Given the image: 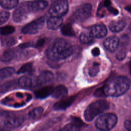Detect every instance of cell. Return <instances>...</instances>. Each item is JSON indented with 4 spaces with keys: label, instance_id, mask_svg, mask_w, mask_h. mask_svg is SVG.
Masks as SVG:
<instances>
[{
    "label": "cell",
    "instance_id": "cell-1",
    "mask_svg": "<svg viewBox=\"0 0 131 131\" xmlns=\"http://www.w3.org/2000/svg\"><path fill=\"white\" fill-rule=\"evenodd\" d=\"M74 51V47L71 43L64 39L58 38L49 46L46 51V54L50 60L58 61L70 57Z\"/></svg>",
    "mask_w": 131,
    "mask_h": 131
},
{
    "label": "cell",
    "instance_id": "cell-2",
    "mask_svg": "<svg viewBox=\"0 0 131 131\" xmlns=\"http://www.w3.org/2000/svg\"><path fill=\"white\" fill-rule=\"evenodd\" d=\"M131 85L130 80L125 76H118L107 82L101 88L104 96L118 97L126 93Z\"/></svg>",
    "mask_w": 131,
    "mask_h": 131
},
{
    "label": "cell",
    "instance_id": "cell-3",
    "mask_svg": "<svg viewBox=\"0 0 131 131\" xmlns=\"http://www.w3.org/2000/svg\"><path fill=\"white\" fill-rule=\"evenodd\" d=\"M109 103L104 100H99L90 104L86 108L84 117L87 121H92L96 116L108 109Z\"/></svg>",
    "mask_w": 131,
    "mask_h": 131
},
{
    "label": "cell",
    "instance_id": "cell-4",
    "mask_svg": "<svg viewBox=\"0 0 131 131\" xmlns=\"http://www.w3.org/2000/svg\"><path fill=\"white\" fill-rule=\"evenodd\" d=\"M117 122V116L113 113H105L100 116L95 121L96 127L101 130L112 129Z\"/></svg>",
    "mask_w": 131,
    "mask_h": 131
},
{
    "label": "cell",
    "instance_id": "cell-5",
    "mask_svg": "<svg viewBox=\"0 0 131 131\" xmlns=\"http://www.w3.org/2000/svg\"><path fill=\"white\" fill-rule=\"evenodd\" d=\"M69 9L67 0H56L51 5L49 13L51 16L61 17L67 14Z\"/></svg>",
    "mask_w": 131,
    "mask_h": 131
},
{
    "label": "cell",
    "instance_id": "cell-6",
    "mask_svg": "<svg viewBox=\"0 0 131 131\" xmlns=\"http://www.w3.org/2000/svg\"><path fill=\"white\" fill-rule=\"evenodd\" d=\"M45 20V16H41L25 26L21 29V33L25 34L38 33L42 28Z\"/></svg>",
    "mask_w": 131,
    "mask_h": 131
},
{
    "label": "cell",
    "instance_id": "cell-7",
    "mask_svg": "<svg viewBox=\"0 0 131 131\" xmlns=\"http://www.w3.org/2000/svg\"><path fill=\"white\" fill-rule=\"evenodd\" d=\"M92 6L91 4L85 3L80 6L73 14V19L78 22L86 19L91 15Z\"/></svg>",
    "mask_w": 131,
    "mask_h": 131
},
{
    "label": "cell",
    "instance_id": "cell-8",
    "mask_svg": "<svg viewBox=\"0 0 131 131\" xmlns=\"http://www.w3.org/2000/svg\"><path fill=\"white\" fill-rule=\"evenodd\" d=\"M30 12L31 11L29 8V2H23L14 11L13 19L15 22H21L27 18Z\"/></svg>",
    "mask_w": 131,
    "mask_h": 131
},
{
    "label": "cell",
    "instance_id": "cell-9",
    "mask_svg": "<svg viewBox=\"0 0 131 131\" xmlns=\"http://www.w3.org/2000/svg\"><path fill=\"white\" fill-rule=\"evenodd\" d=\"M53 73L49 71L41 72L34 80L33 86H40L49 84L54 81Z\"/></svg>",
    "mask_w": 131,
    "mask_h": 131
},
{
    "label": "cell",
    "instance_id": "cell-10",
    "mask_svg": "<svg viewBox=\"0 0 131 131\" xmlns=\"http://www.w3.org/2000/svg\"><path fill=\"white\" fill-rule=\"evenodd\" d=\"M24 118L23 117H13L3 120L0 123V128L3 130L14 129L23 123Z\"/></svg>",
    "mask_w": 131,
    "mask_h": 131
},
{
    "label": "cell",
    "instance_id": "cell-11",
    "mask_svg": "<svg viewBox=\"0 0 131 131\" xmlns=\"http://www.w3.org/2000/svg\"><path fill=\"white\" fill-rule=\"evenodd\" d=\"M103 45L104 47L108 51L111 52H114L118 48L119 45V39L115 36H111L105 39Z\"/></svg>",
    "mask_w": 131,
    "mask_h": 131
},
{
    "label": "cell",
    "instance_id": "cell-12",
    "mask_svg": "<svg viewBox=\"0 0 131 131\" xmlns=\"http://www.w3.org/2000/svg\"><path fill=\"white\" fill-rule=\"evenodd\" d=\"M90 32L94 37L101 38L106 35L107 29L104 25L98 24L92 27Z\"/></svg>",
    "mask_w": 131,
    "mask_h": 131
},
{
    "label": "cell",
    "instance_id": "cell-13",
    "mask_svg": "<svg viewBox=\"0 0 131 131\" xmlns=\"http://www.w3.org/2000/svg\"><path fill=\"white\" fill-rule=\"evenodd\" d=\"M48 5L45 0H35L29 2V6L31 12H36L45 9Z\"/></svg>",
    "mask_w": 131,
    "mask_h": 131
},
{
    "label": "cell",
    "instance_id": "cell-14",
    "mask_svg": "<svg viewBox=\"0 0 131 131\" xmlns=\"http://www.w3.org/2000/svg\"><path fill=\"white\" fill-rule=\"evenodd\" d=\"M62 21L61 17L51 16L47 20V27L51 30H57L61 26Z\"/></svg>",
    "mask_w": 131,
    "mask_h": 131
},
{
    "label": "cell",
    "instance_id": "cell-15",
    "mask_svg": "<svg viewBox=\"0 0 131 131\" xmlns=\"http://www.w3.org/2000/svg\"><path fill=\"white\" fill-rule=\"evenodd\" d=\"M51 95L55 99L63 98L68 95V90L64 85H59L53 89Z\"/></svg>",
    "mask_w": 131,
    "mask_h": 131
},
{
    "label": "cell",
    "instance_id": "cell-16",
    "mask_svg": "<svg viewBox=\"0 0 131 131\" xmlns=\"http://www.w3.org/2000/svg\"><path fill=\"white\" fill-rule=\"evenodd\" d=\"M75 98L70 97L68 98L63 99L57 102L54 105V108L56 110H64L70 106L74 102Z\"/></svg>",
    "mask_w": 131,
    "mask_h": 131
},
{
    "label": "cell",
    "instance_id": "cell-17",
    "mask_svg": "<svg viewBox=\"0 0 131 131\" xmlns=\"http://www.w3.org/2000/svg\"><path fill=\"white\" fill-rule=\"evenodd\" d=\"M126 26V23L123 20L113 21L109 25L110 30L113 32H119Z\"/></svg>",
    "mask_w": 131,
    "mask_h": 131
},
{
    "label": "cell",
    "instance_id": "cell-18",
    "mask_svg": "<svg viewBox=\"0 0 131 131\" xmlns=\"http://www.w3.org/2000/svg\"><path fill=\"white\" fill-rule=\"evenodd\" d=\"M53 89V88L50 86L43 87L35 92V96L37 98H45L51 94Z\"/></svg>",
    "mask_w": 131,
    "mask_h": 131
},
{
    "label": "cell",
    "instance_id": "cell-19",
    "mask_svg": "<svg viewBox=\"0 0 131 131\" xmlns=\"http://www.w3.org/2000/svg\"><path fill=\"white\" fill-rule=\"evenodd\" d=\"M16 52L14 50L8 49L5 51L0 56V60L2 62H9L16 57Z\"/></svg>",
    "mask_w": 131,
    "mask_h": 131
},
{
    "label": "cell",
    "instance_id": "cell-20",
    "mask_svg": "<svg viewBox=\"0 0 131 131\" xmlns=\"http://www.w3.org/2000/svg\"><path fill=\"white\" fill-rule=\"evenodd\" d=\"M18 83L20 86L25 89H29L33 86V80L27 76L21 77L18 81Z\"/></svg>",
    "mask_w": 131,
    "mask_h": 131
},
{
    "label": "cell",
    "instance_id": "cell-21",
    "mask_svg": "<svg viewBox=\"0 0 131 131\" xmlns=\"http://www.w3.org/2000/svg\"><path fill=\"white\" fill-rule=\"evenodd\" d=\"M43 112V109L42 107H37L30 111L28 114V116L29 119L32 120H35L41 117Z\"/></svg>",
    "mask_w": 131,
    "mask_h": 131
},
{
    "label": "cell",
    "instance_id": "cell-22",
    "mask_svg": "<svg viewBox=\"0 0 131 131\" xmlns=\"http://www.w3.org/2000/svg\"><path fill=\"white\" fill-rule=\"evenodd\" d=\"M94 37L90 32H83L79 36L80 41L84 44H90L93 41Z\"/></svg>",
    "mask_w": 131,
    "mask_h": 131
},
{
    "label": "cell",
    "instance_id": "cell-23",
    "mask_svg": "<svg viewBox=\"0 0 131 131\" xmlns=\"http://www.w3.org/2000/svg\"><path fill=\"white\" fill-rule=\"evenodd\" d=\"M16 85V81L15 80H9L0 84V93L6 92Z\"/></svg>",
    "mask_w": 131,
    "mask_h": 131
},
{
    "label": "cell",
    "instance_id": "cell-24",
    "mask_svg": "<svg viewBox=\"0 0 131 131\" xmlns=\"http://www.w3.org/2000/svg\"><path fill=\"white\" fill-rule=\"evenodd\" d=\"M14 72L15 70L12 67H7L0 70V80L11 76Z\"/></svg>",
    "mask_w": 131,
    "mask_h": 131
},
{
    "label": "cell",
    "instance_id": "cell-25",
    "mask_svg": "<svg viewBox=\"0 0 131 131\" xmlns=\"http://www.w3.org/2000/svg\"><path fill=\"white\" fill-rule=\"evenodd\" d=\"M18 1V0H0V5L5 9H11L17 6Z\"/></svg>",
    "mask_w": 131,
    "mask_h": 131
},
{
    "label": "cell",
    "instance_id": "cell-26",
    "mask_svg": "<svg viewBox=\"0 0 131 131\" xmlns=\"http://www.w3.org/2000/svg\"><path fill=\"white\" fill-rule=\"evenodd\" d=\"M61 31L64 35L72 36L75 35V32L74 30L70 24H66L64 25L61 29Z\"/></svg>",
    "mask_w": 131,
    "mask_h": 131
},
{
    "label": "cell",
    "instance_id": "cell-27",
    "mask_svg": "<svg viewBox=\"0 0 131 131\" xmlns=\"http://www.w3.org/2000/svg\"><path fill=\"white\" fill-rule=\"evenodd\" d=\"M99 71V64L98 62H94L89 69V74L91 77L97 75Z\"/></svg>",
    "mask_w": 131,
    "mask_h": 131
},
{
    "label": "cell",
    "instance_id": "cell-28",
    "mask_svg": "<svg viewBox=\"0 0 131 131\" xmlns=\"http://www.w3.org/2000/svg\"><path fill=\"white\" fill-rule=\"evenodd\" d=\"M32 71V64L31 63H27L22 66L17 71V73L18 74L26 73H30Z\"/></svg>",
    "mask_w": 131,
    "mask_h": 131
},
{
    "label": "cell",
    "instance_id": "cell-29",
    "mask_svg": "<svg viewBox=\"0 0 131 131\" xmlns=\"http://www.w3.org/2000/svg\"><path fill=\"white\" fill-rule=\"evenodd\" d=\"M15 31V28L12 26H6L0 28V33L2 35H8L12 34Z\"/></svg>",
    "mask_w": 131,
    "mask_h": 131
},
{
    "label": "cell",
    "instance_id": "cell-30",
    "mask_svg": "<svg viewBox=\"0 0 131 131\" xmlns=\"http://www.w3.org/2000/svg\"><path fill=\"white\" fill-rule=\"evenodd\" d=\"M16 41L15 39V38L12 37H9L5 38L4 40L2 41L3 45L6 47L12 46L13 45H14L16 43Z\"/></svg>",
    "mask_w": 131,
    "mask_h": 131
},
{
    "label": "cell",
    "instance_id": "cell-31",
    "mask_svg": "<svg viewBox=\"0 0 131 131\" xmlns=\"http://www.w3.org/2000/svg\"><path fill=\"white\" fill-rule=\"evenodd\" d=\"M10 17V13L7 11L0 12V25L4 24L9 19Z\"/></svg>",
    "mask_w": 131,
    "mask_h": 131
},
{
    "label": "cell",
    "instance_id": "cell-32",
    "mask_svg": "<svg viewBox=\"0 0 131 131\" xmlns=\"http://www.w3.org/2000/svg\"><path fill=\"white\" fill-rule=\"evenodd\" d=\"M80 128L74 122L67 125L62 129L63 130H78Z\"/></svg>",
    "mask_w": 131,
    "mask_h": 131
},
{
    "label": "cell",
    "instance_id": "cell-33",
    "mask_svg": "<svg viewBox=\"0 0 131 131\" xmlns=\"http://www.w3.org/2000/svg\"><path fill=\"white\" fill-rule=\"evenodd\" d=\"M116 57L118 60H122L125 57V49H121L118 52Z\"/></svg>",
    "mask_w": 131,
    "mask_h": 131
},
{
    "label": "cell",
    "instance_id": "cell-34",
    "mask_svg": "<svg viewBox=\"0 0 131 131\" xmlns=\"http://www.w3.org/2000/svg\"><path fill=\"white\" fill-rule=\"evenodd\" d=\"M125 128L129 131H131V118L126 119L124 123Z\"/></svg>",
    "mask_w": 131,
    "mask_h": 131
},
{
    "label": "cell",
    "instance_id": "cell-35",
    "mask_svg": "<svg viewBox=\"0 0 131 131\" xmlns=\"http://www.w3.org/2000/svg\"><path fill=\"white\" fill-rule=\"evenodd\" d=\"M45 42V40L44 39H38L36 43L34 45V47L36 48H40L42 47Z\"/></svg>",
    "mask_w": 131,
    "mask_h": 131
},
{
    "label": "cell",
    "instance_id": "cell-36",
    "mask_svg": "<svg viewBox=\"0 0 131 131\" xmlns=\"http://www.w3.org/2000/svg\"><path fill=\"white\" fill-rule=\"evenodd\" d=\"M92 53L93 56H98L100 54V50L98 48H94L92 51Z\"/></svg>",
    "mask_w": 131,
    "mask_h": 131
},
{
    "label": "cell",
    "instance_id": "cell-37",
    "mask_svg": "<svg viewBox=\"0 0 131 131\" xmlns=\"http://www.w3.org/2000/svg\"><path fill=\"white\" fill-rule=\"evenodd\" d=\"M33 45L31 43V42H26V43H24L19 46V47L21 48H26L28 47H30L31 46H33Z\"/></svg>",
    "mask_w": 131,
    "mask_h": 131
},
{
    "label": "cell",
    "instance_id": "cell-38",
    "mask_svg": "<svg viewBox=\"0 0 131 131\" xmlns=\"http://www.w3.org/2000/svg\"><path fill=\"white\" fill-rule=\"evenodd\" d=\"M107 8H108V10L110 12H111L112 13H114L115 14H118V10L117 9H115V8H114L113 7H111V6H110V7H108Z\"/></svg>",
    "mask_w": 131,
    "mask_h": 131
},
{
    "label": "cell",
    "instance_id": "cell-39",
    "mask_svg": "<svg viewBox=\"0 0 131 131\" xmlns=\"http://www.w3.org/2000/svg\"><path fill=\"white\" fill-rule=\"evenodd\" d=\"M111 5V2L110 0H104V6L106 7H108Z\"/></svg>",
    "mask_w": 131,
    "mask_h": 131
},
{
    "label": "cell",
    "instance_id": "cell-40",
    "mask_svg": "<svg viewBox=\"0 0 131 131\" xmlns=\"http://www.w3.org/2000/svg\"><path fill=\"white\" fill-rule=\"evenodd\" d=\"M126 9L128 11H129L131 13V8H130V7H128V8H126Z\"/></svg>",
    "mask_w": 131,
    "mask_h": 131
},
{
    "label": "cell",
    "instance_id": "cell-41",
    "mask_svg": "<svg viewBox=\"0 0 131 131\" xmlns=\"http://www.w3.org/2000/svg\"><path fill=\"white\" fill-rule=\"evenodd\" d=\"M3 114V111L0 108V116L2 115Z\"/></svg>",
    "mask_w": 131,
    "mask_h": 131
},
{
    "label": "cell",
    "instance_id": "cell-42",
    "mask_svg": "<svg viewBox=\"0 0 131 131\" xmlns=\"http://www.w3.org/2000/svg\"><path fill=\"white\" fill-rule=\"evenodd\" d=\"M128 29H129V30L131 31V24H130V25L129 26V27Z\"/></svg>",
    "mask_w": 131,
    "mask_h": 131
},
{
    "label": "cell",
    "instance_id": "cell-43",
    "mask_svg": "<svg viewBox=\"0 0 131 131\" xmlns=\"http://www.w3.org/2000/svg\"><path fill=\"white\" fill-rule=\"evenodd\" d=\"M130 73L131 74V63H130Z\"/></svg>",
    "mask_w": 131,
    "mask_h": 131
},
{
    "label": "cell",
    "instance_id": "cell-44",
    "mask_svg": "<svg viewBox=\"0 0 131 131\" xmlns=\"http://www.w3.org/2000/svg\"><path fill=\"white\" fill-rule=\"evenodd\" d=\"M130 63H131V60H130Z\"/></svg>",
    "mask_w": 131,
    "mask_h": 131
}]
</instances>
